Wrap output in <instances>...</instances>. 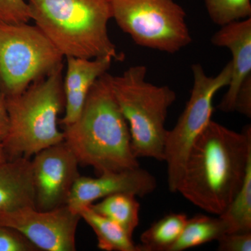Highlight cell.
Instances as JSON below:
<instances>
[{
    "instance_id": "6da1fadb",
    "label": "cell",
    "mask_w": 251,
    "mask_h": 251,
    "mask_svg": "<svg viewBox=\"0 0 251 251\" xmlns=\"http://www.w3.org/2000/svg\"><path fill=\"white\" fill-rule=\"evenodd\" d=\"M251 160V126L238 133L211 120L190 150L177 192L219 216L242 187Z\"/></svg>"
},
{
    "instance_id": "7a4b0ae2",
    "label": "cell",
    "mask_w": 251,
    "mask_h": 251,
    "mask_svg": "<svg viewBox=\"0 0 251 251\" xmlns=\"http://www.w3.org/2000/svg\"><path fill=\"white\" fill-rule=\"evenodd\" d=\"M110 75L106 72L96 81L76 120L62 127L64 141L79 163L92 167L99 175L140 167Z\"/></svg>"
},
{
    "instance_id": "3957f363",
    "label": "cell",
    "mask_w": 251,
    "mask_h": 251,
    "mask_svg": "<svg viewBox=\"0 0 251 251\" xmlns=\"http://www.w3.org/2000/svg\"><path fill=\"white\" fill-rule=\"evenodd\" d=\"M31 19L64 57L122 61L108 34L109 0H27Z\"/></svg>"
},
{
    "instance_id": "277c9868",
    "label": "cell",
    "mask_w": 251,
    "mask_h": 251,
    "mask_svg": "<svg viewBox=\"0 0 251 251\" xmlns=\"http://www.w3.org/2000/svg\"><path fill=\"white\" fill-rule=\"evenodd\" d=\"M64 64L33 82L22 93L5 97L9 129L2 141L8 158H30L64 141L59 116L64 109Z\"/></svg>"
},
{
    "instance_id": "5b68a950",
    "label": "cell",
    "mask_w": 251,
    "mask_h": 251,
    "mask_svg": "<svg viewBox=\"0 0 251 251\" xmlns=\"http://www.w3.org/2000/svg\"><path fill=\"white\" fill-rule=\"evenodd\" d=\"M147 73L145 66H133L122 75H110V86L129 127L135 156L163 161L168 133L166 122L176 94L168 86L147 81Z\"/></svg>"
},
{
    "instance_id": "8992f818",
    "label": "cell",
    "mask_w": 251,
    "mask_h": 251,
    "mask_svg": "<svg viewBox=\"0 0 251 251\" xmlns=\"http://www.w3.org/2000/svg\"><path fill=\"white\" fill-rule=\"evenodd\" d=\"M64 57L37 26L0 23V87L5 97L22 93L62 64Z\"/></svg>"
},
{
    "instance_id": "52a82bcc",
    "label": "cell",
    "mask_w": 251,
    "mask_h": 251,
    "mask_svg": "<svg viewBox=\"0 0 251 251\" xmlns=\"http://www.w3.org/2000/svg\"><path fill=\"white\" fill-rule=\"evenodd\" d=\"M114 19L135 44L175 54L193 39L186 14L175 0H109Z\"/></svg>"
},
{
    "instance_id": "ba28073f",
    "label": "cell",
    "mask_w": 251,
    "mask_h": 251,
    "mask_svg": "<svg viewBox=\"0 0 251 251\" xmlns=\"http://www.w3.org/2000/svg\"><path fill=\"white\" fill-rule=\"evenodd\" d=\"M191 70V96L174 128L167 133L164 161L168 166V188L171 193L177 192L190 150L211 122L216 94L229 85L232 65L230 62L227 63L216 76L206 75L200 64H193Z\"/></svg>"
},
{
    "instance_id": "9c48e42d",
    "label": "cell",
    "mask_w": 251,
    "mask_h": 251,
    "mask_svg": "<svg viewBox=\"0 0 251 251\" xmlns=\"http://www.w3.org/2000/svg\"><path fill=\"white\" fill-rule=\"evenodd\" d=\"M80 219L67 205L49 211L26 207L0 214V226L19 231L39 251H75Z\"/></svg>"
},
{
    "instance_id": "30bf717a",
    "label": "cell",
    "mask_w": 251,
    "mask_h": 251,
    "mask_svg": "<svg viewBox=\"0 0 251 251\" xmlns=\"http://www.w3.org/2000/svg\"><path fill=\"white\" fill-rule=\"evenodd\" d=\"M33 156L36 209L49 211L67 205L73 186L80 175L76 156L64 141L44 149Z\"/></svg>"
},
{
    "instance_id": "8fae6325",
    "label": "cell",
    "mask_w": 251,
    "mask_h": 251,
    "mask_svg": "<svg viewBox=\"0 0 251 251\" xmlns=\"http://www.w3.org/2000/svg\"><path fill=\"white\" fill-rule=\"evenodd\" d=\"M156 180L151 173L140 167L120 172H110L97 177L80 176L73 186L67 205L74 212L119 193H130L137 197H145L154 191Z\"/></svg>"
},
{
    "instance_id": "7c38bea8",
    "label": "cell",
    "mask_w": 251,
    "mask_h": 251,
    "mask_svg": "<svg viewBox=\"0 0 251 251\" xmlns=\"http://www.w3.org/2000/svg\"><path fill=\"white\" fill-rule=\"evenodd\" d=\"M211 37L213 45L230 51L232 70L227 92L219 105L221 111H234L239 87L251 75V18L221 26Z\"/></svg>"
},
{
    "instance_id": "4fadbf2b",
    "label": "cell",
    "mask_w": 251,
    "mask_h": 251,
    "mask_svg": "<svg viewBox=\"0 0 251 251\" xmlns=\"http://www.w3.org/2000/svg\"><path fill=\"white\" fill-rule=\"evenodd\" d=\"M67 72L63 80L64 115L59 125L66 126L77 118L89 92L96 81L108 72L113 59L109 57L94 59L66 57Z\"/></svg>"
},
{
    "instance_id": "5bb4252c",
    "label": "cell",
    "mask_w": 251,
    "mask_h": 251,
    "mask_svg": "<svg viewBox=\"0 0 251 251\" xmlns=\"http://www.w3.org/2000/svg\"><path fill=\"white\" fill-rule=\"evenodd\" d=\"M36 207L30 158H8L0 164V214Z\"/></svg>"
},
{
    "instance_id": "9a60e30c",
    "label": "cell",
    "mask_w": 251,
    "mask_h": 251,
    "mask_svg": "<svg viewBox=\"0 0 251 251\" xmlns=\"http://www.w3.org/2000/svg\"><path fill=\"white\" fill-rule=\"evenodd\" d=\"M79 214L91 228L98 241V248L105 251H143L116 223L92 210L90 206L81 209Z\"/></svg>"
},
{
    "instance_id": "2e32d148",
    "label": "cell",
    "mask_w": 251,
    "mask_h": 251,
    "mask_svg": "<svg viewBox=\"0 0 251 251\" xmlns=\"http://www.w3.org/2000/svg\"><path fill=\"white\" fill-rule=\"evenodd\" d=\"M133 193H119L89 206L95 212L116 223L130 237L139 224L140 203Z\"/></svg>"
},
{
    "instance_id": "e0dca14e",
    "label": "cell",
    "mask_w": 251,
    "mask_h": 251,
    "mask_svg": "<svg viewBox=\"0 0 251 251\" xmlns=\"http://www.w3.org/2000/svg\"><path fill=\"white\" fill-rule=\"evenodd\" d=\"M227 232L226 225L221 218L197 214L187 220L177 240L168 251H183L218 240Z\"/></svg>"
},
{
    "instance_id": "ac0fdd59",
    "label": "cell",
    "mask_w": 251,
    "mask_h": 251,
    "mask_svg": "<svg viewBox=\"0 0 251 251\" xmlns=\"http://www.w3.org/2000/svg\"><path fill=\"white\" fill-rule=\"evenodd\" d=\"M187 216L171 213L151 225L140 236L142 251H168L184 229Z\"/></svg>"
},
{
    "instance_id": "d6986e66",
    "label": "cell",
    "mask_w": 251,
    "mask_h": 251,
    "mask_svg": "<svg viewBox=\"0 0 251 251\" xmlns=\"http://www.w3.org/2000/svg\"><path fill=\"white\" fill-rule=\"evenodd\" d=\"M219 216L226 225L227 233L251 232V160L242 187Z\"/></svg>"
},
{
    "instance_id": "ffe728a7",
    "label": "cell",
    "mask_w": 251,
    "mask_h": 251,
    "mask_svg": "<svg viewBox=\"0 0 251 251\" xmlns=\"http://www.w3.org/2000/svg\"><path fill=\"white\" fill-rule=\"evenodd\" d=\"M214 24L224 26L251 18V0H203Z\"/></svg>"
},
{
    "instance_id": "44dd1931",
    "label": "cell",
    "mask_w": 251,
    "mask_h": 251,
    "mask_svg": "<svg viewBox=\"0 0 251 251\" xmlns=\"http://www.w3.org/2000/svg\"><path fill=\"white\" fill-rule=\"evenodd\" d=\"M31 19L30 11L25 0H0V23L18 24Z\"/></svg>"
},
{
    "instance_id": "7402d4cb",
    "label": "cell",
    "mask_w": 251,
    "mask_h": 251,
    "mask_svg": "<svg viewBox=\"0 0 251 251\" xmlns=\"http://www.w3.org/2000/svg\"><path fill=\"white\" fill-rule=\"evenodd\" d=\"M0 251H39L19 231L0 226Z\"/></svg>"
},
{
    "instance_id": "603a6c76",
    "label": "cell",
    "mask_w": 251,
    "mask_h": 251,
    "mask_svg": "<svg viewBox=\"0 0 251 251\" xmlns=\"http://www.w3.org/2000/svg\"><path fill=\"white\" fill-rule=\"evenodd\" d=\"M220 251H251V232L225 233L218 239Z\"/></svg>"
},
{
    "instance_id": "cb8c5ba5",
    "label": "cell",
    "mask_w": 251,
    "mask_h": 251,
    "mask_svg": "<svg viewBox=\"0 0 251 251\" xmlns=\"http://www.w3.org/2000/svg\"><path fill=\"white\" fill-rule=\"evenodd\" d=\"M234 111L249 118L251 117V75L239 87L234 103Z\"/></svg>"
},
{
    "instance_id": "d4e9b609",
    "label": "cell",
    "mask_w": 251,
    "mask_h": 251,
    "mask_svg": "<svg viewBox=\"0 0 251 251\" xmlns=\"http://www.w3.org/2000/svg\"><path fill=\"white\" fill-rule=\"evenodd\" d=\"M9 129V115L5 96L0 87V143H2Z\"/></svg>"
},
{
    "instance_id": "484cf974",
    "label": "cell",
    "mask_w": 251,
    "mask_h": 251,
    "mask_svg": "<svg viewBox=\"0 0 251 251\" xmlns=\"http://www.w3.org/2000/svg\"><path fill=\"white\" fill-rule=\"evenodd\" d=\"M6 159H8V158L6 152H5L4 147H3L2 143H0V164L6 161Z\"/></svg>"
}]
</instances>
